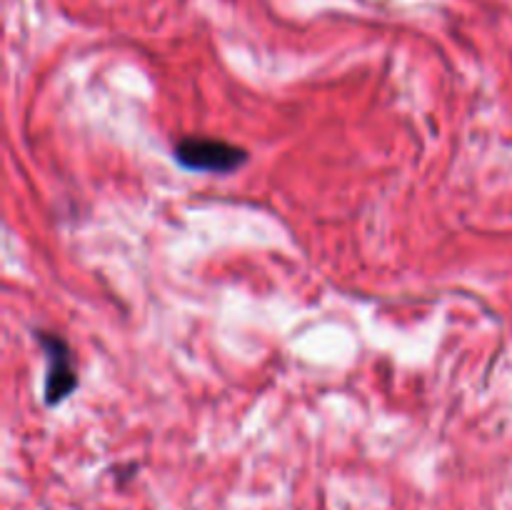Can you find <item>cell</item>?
Masks as SVG:
<instances>
[{
  "mask_svg": "<svg viewBox=\"0 0 512 510\" xmlns=\"http://www.w3.org/2000/svg\"><path fill=\"white\" fill-rule=\"evenodd\" d=\"M175 160L193 173L228 175L235 173L240 165H245L248 153L240 145L228 143V140L190 135L175 145Z\"/></svg>",
  "mask_w": 512,
  "mask_h": 510,
  "instance_id": "obj_1",
  "label": "cell"
},
{
  "mask_svg": "<svg viewBox=\"0 0 512 510\" xmlns=\"http://www.w3.org/2000/svg\"><path fill=\"white\" fill-rule=\"evenodd\" d=\"M35 340H38L40 350L45 353V363H48L43 385L45 403L58 405L78 388V373H75L73 353H70L68 343H65L60 335L48 333V330H38V333H35Z\"/></svg>",
  "mask_w": 512,
  "mask_h": 510,
  "instance_id": "obj_2",
  "label": "cell"
}]
</instances>
